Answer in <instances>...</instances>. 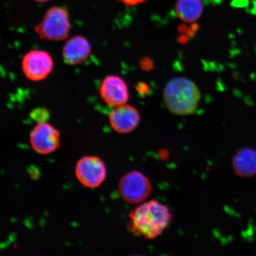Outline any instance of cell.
<instances>
[{
  "label": "cell",
  "instance_id": "1",
  "mask_svg": "<svg viewBox=\"0 0 256 256\" xmlns=\"http://www.w3.org/2000/svg\"><path fill=\"white\" fill-rule=\"evenodd\" d=\"M168 208L156 200L136 207L130 214L129 228L134 234L152 240L162 235L172 222Z\"/></svg>",
  "mask_w": 256,
  "mask_h": 256
},
{
  "label": "cell",
  "instance_id": "2",
  "mask_svg": "<svg viewBox=\"0 0 256 256\" xmlns=\"http://www.w3.org/2000/svg\"><path fill=\"white\" fill-rule=\"evenodd\" d=\"M200 98L199 88L194 82L183 78L172 79L166 84L164 100L172 114L186 115L196 110Z\"/></svg>",
  "mask_w": 256,
  "mask_h": 256
},
{
  "label": "cell",
  "instance_id": "3",
  "mask_svg": "<svg viewBox=\"0 0 256 256\" xmlns=\"http://www.w3.org/2000/svg\"><path fill=\"white\" fill-rule=\"evenodd\" d=\"M34 30L41 39L52 41L66 40L70 30L68 12L59 6L50 8L43 20L34 27Z\"/></svg>",
  "mask_w": 256,
  "mask_h": 256
},
{
  "label": "cell",
  "instance_id": "4",
  "mask_svg": "<svg viewBox=\"0 0 256 256\" xmlns=\"http://www.w3.org/2000/svg\"><path fill=\"white\" fill-rule=\"evenodd\" d=\"M119 191L127 202L138 204L145 200L151 194L152 184L142 172H130L120 179Z\"/></svg>",
  "mask_w": 256,
  "mask_h": 256
},
{
  "label": "cell",
  "instance_id": "5",
  "mask_svg": "<svg viewBox=\"0 0 256 256\" xmlns=\"http://www.w3.org/2000/svg\"><path fill=\"white\" fill-rule=\"evenodd\" d=\"M22 68L28 80L40 82L46 79L53 71L54 60L46 51L33 50L24 56Z\"/></svg>",
  "mask_w": 256,
  "mask_h": 256
},
{
  "label": "cell",
  "instance_id": "6",
  "mask_svg": "<svg viewBox=\"0 0 256 256\" xmlns=\"http://www.w3.org/2000/svg\"><path fill=\"white\" fill-rule=\"evenodd\" d=\"M76 174L84 186L96 188L104 183L106 178V168L102 160L95 156H86L76 163Z\"/></svg>",
  "mask_w": 256,
  "mask_h": 256
},
{
  "label": "cell",
  "instance_id": "7",
  "mask_svg": "<svg viewBox=\"0 0 256 256\" xmlns=\"http://www.w3.org/2000/svg\"><path fill=\"white\" fill-rule=\"evenodd\" d=\"M30 142L34 151L42 155L50 154L59 148L60 134L50 124H38L32 131Z\"/></svg>",
  "mask_w": 256,
  "mask_h": 256
},
{
  "label": "cell",
  "instance_id": "8",
  "mask_svg": "<svg viewBox=\"0 0 256 256\" xmlns=\"http://www.w3.org/2000/svg\"><path fill=\"white\" fill-rule=\"evenodd\" d=\"M99 92L102 100L111 107L126 104L129 99L126 82L116 76H108L105 78L101 83Z\"/></svg>",
  "mask_w": 256,
  "mask_h": 256
},
{
  "label": "cell",
  "instance_id": "9",
  "mask_svg": "<svg viewBox=\"0 0 256 256\" xmlns=\"http://www.w3.org/2000/svg\"><path fill=\"white\" fill-rule=\"evenodd\" d=\"M140 119V115L136 108L126 104L115 107L110 114L112 128L120 134L132 132L138 126Z\"/></svg>",
  "mask_w": 256,
  "mask_h": 256
},
{
  "label": "cell",
  "instance_id": "10",
  "mask_svg": "<svg viewBox=\"0 0 256 256\" xmlns=\"http://www.w3.org/2000/svg\"><path fill=\"white\" fill-rule=\"evenodd\" d=\"M92 52L89 41L84 36H73L66 41L62 49V55L66 64L78 66L84 62Z\"/></svg>",
  "mask_w": 256,
  "mask_h": 256
},
{
  "label": "cell",
  "instance_id": "11",
  "mask_svg": "<svg viewBox=\"0 0 256 256\" xmlns=\"http://www.w3.org/2000/svg\"><path fill=\"white\" fill-rule=\"evenodd\" d=\"M232 167L236 175L250 178L256 174V151L246 148L240 150L234 156Z\"/></svg>",
  "mask_w": 256,
  "mask_h": 256
},
{
  "label": "cell",
  "instance_id": "12",
  "mask_svg": "<svg viewBox=\"0 0 256 256\" xmlns=\"http://www.w3.org/2000/svg\"><path fill=\"white\" fill-rule=\"evenodd\" d=\"M203 11L204 4L201 0H178L176 3V14L187 23L196 21Z\"/></svg>",
  "mask_w": 256,
  "mask_h": 256
},
{
  "label": "cell",
  "instance_id": "13",
  "mask_svg": "<svg viewBox=\"0 0 256 256\" xmlns=\"http://www.w3.org/2000/svg\"><path fill=\"white\" fill-rule=\"evenodd\" d=\"M50 116L49 112L46 108H35V110H32L30 114L32 119L37 122L38 124L46 122Z\"/></svg>",
  "mask_w": 256,
  "mask_h": 256
},
{
  "label": "cell",
  "instance_id": "14",
  "mask_svg": "<svg viewBox=\"0 0 256 256\" xmlns=\"http://www.w3.org/2000/svg\"><path fill=\"white\" fill-rule=\"evenodd\" d=\"M140 64V66H142V68L144 70H149L152 68V60L147 58L142 59Z\"/></svg>",
  "mask_w": 256,
  "mask_h": 256
},
{
  "label": "cell",
  "instance_id": "15",
  "mask_svg": "<svg viewBox=\"0 0 256 256\" xmlns=\"http://www.w3.org/2000/svg\"><path fill=\"white\" fill-rule=\"evenodd\" d=\"M136 89L140 94H146L148 91V87L146 83L140 82L137 84Z\"/></svg>",
  "mask_w": 256,
  "mask_h": 256
},
{
  "label": "cell",
  "instance_id": "16",
  "mask_svg": "<svg viewBox=\"0 0 256 256\" xmlns=\"http://www.w3.org/2000/svg\"><path fill=\"white\" fill-rule=\"evenodd\" d=\"M118 1L124 3V5L132 6L140 4V3H142L146 1V0H118Z\"/></svg>",
  "mask_w": 256,
  "mask_h": 256
},
{
  "label": "cell",
  "instance_id": "17",
  "mask_svg": "<svg viewBox=\"0 0 256 256\" xmlns=\"http://www.w3.org/2000/svg\"><path fill=\"white\" fill-rule=\"evenodd\" d=\"M34 1L38 2H44L50 1V0H34Z\"/></svg>",
  "mask_w": 256,
  "mask_h": 256
}]
</instances>
